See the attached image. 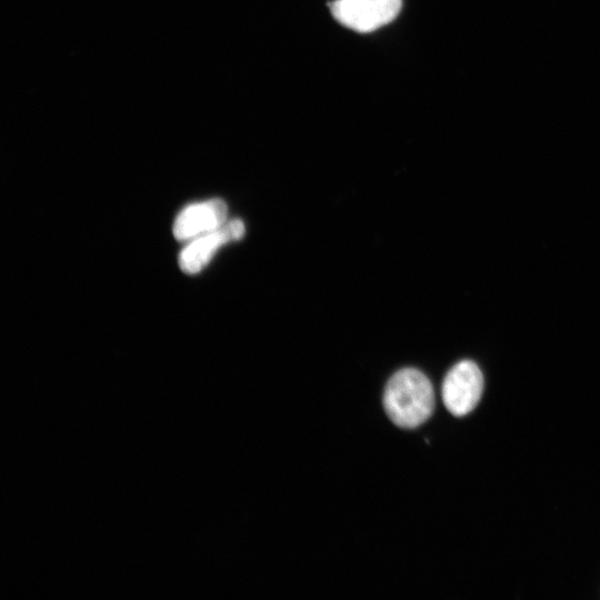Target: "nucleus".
<instances>
[{
  "mask_svg": "<svg viewBox=\"0 0 600 600\" xmlns=\"http://www.w3.org/2000/svg\"><path fill=\"white\" fill-rule=\"evenodd\" d=\"M482 391L483 376L479 367L471 360H461L447 372L441 396L449 412L462 417L476 408Z\"/></svg>",
  "mask_w": 600,
  "mask_h": 600,
  "instance_id": "3",
  "label": "nucleus"
},
{
  "mask_svg": "<svg viewBox=\"0 0 600 600\" xmlns=\"http://www.w3.org/2000/svg\"><path fill=\"white\" fill-rule=\"evenodd\" d=\"M383 407L390 420L400 428L422 424L434 410V393L430 380L418 369L404 368L388 381Z\"/></svg>",
  "mask_w": 600,
  "mask_h": 600,
  "instance_id": "1",
  "label": "nucleus"
},
{
  "mask_svg": "<svg viewBox=\"0 0 600 600\" xmlns=\"http://www.w3.org/2000/svg\"><path fill=\"white\" fill-rule=\"evenodd\" d=\"M243 234L244 224L240 219H233L220 228L207 232L206 236L193 241L181 252L179 257L181 270L187 273L200 271L222 244L239 240Z\"/></svg>",
  "mask_w": 600,
  "mask_h": 600,
  "instance_id": "4",
  "label": "nucleus"
},
{
  "mask_svg": "<svg viewBox=\"0 0 600 600\" xmlns=\"http://www.w3.org/2000/svg\"><path fill=\"white\" fill-rule=\"evenodd\" d=\"M402 0H334L329 4L340 24L357 32H371L399 14Z\"/></svg>",
  "mask_w": 600,
  "mask_h": 600,
  "instance_id": "2",
  "label": "nucleus"
},
{
  "mask_svg": "<svg viewBox=\"0 0 600 600\" xmlns=\"http://www.w3.org/2000/svg\"><path fill=\"white\" fill-rule=\"evenodd\" d=\"M228 208L224 201L212 199L183 209L173 223V234L186 240L202 232H210L226 223Z\"/></svg>",
  "mask_w": 600,
  "mask_h": 600,
  "instance_id": "5",
  "label": "nucleus"
}]
</instances>
